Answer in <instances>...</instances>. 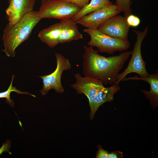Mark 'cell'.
<instances>
[{
  "instance_id": "obj_1",
  "label": "cell",
  "mask_w": 158,
  "mask_h": 158,
  "mask_svg": "<svg viewBox=\"0 0 158 158\" xmlns=\"http://www.w3.org/2000/svg\"><path fill=\"white\" fill-rule=\"evenodd\" d=\"M82 67L85 76L97 80L104 85L116 83L119 73L131 55L126 51L118 55L106 57L92 47L84 46Z\"/></svg>"
},
{
  "instance_id": "obj_2",
  "label": "cell",
  "mask_w": 158,
  "mask_h": 158,
  "mask_svg": "<svg viewBox=\"0 0 158 158\" xmlns=\"http://www.w3.org/2000/svg\"><path fill=\"white\" fill-rule=\"evenodd\" d=\"M74 76L75 82L71 86L78 93L83 94L87 97L90 109L91 120L101 105L106 102L114 100V94L121 89L119 83L105 87L99 81L85 76L82 77L79 73L75 74Z\"/></svg>"
},
{
  "instance_id": "obj_3",
  "label": "cell",
  "mask_w": 158,
  "mask_h": 158,
  "mask_svg": "<svg viewBox=\"0 0 158 158\" xmlns=\"http://www.w3.org/2000/svg\"><path fill=\"white\" fill-rule=\"evenodd\" d=\"M41 19L38 11L33 10L15 23L6 25L2 40L4 47L3 50L7 56H15L16 49L29 38L33 29Z\"/></svg>"
},
{
  "instance_id": "obj_4",
  "label": "cell",
  "mask_w": 158,
  "mask_h": 158,
  "mask_svg": "<svg viewBox=\"0 0 158 158\" xmlns=\"http://www.w3.org/2000/svg\"><path fill=\"white\" fill-rule=\"evenodd\" d=\"M148 29V27H146L142 31L133 30L136 35V40L132 51L131 58L126 68L122 73L118 74L116 83L123 81L126 75L131 73H137L140 78L149 76V74L146 68V62L143 59L141 52L142 44L147 34Z\"/></svg>"
},
{
  "instance_id": "obj_5",
  "label": "cell",
  "mask_w": 158,
  "mask_h": 158,
  "mask_svg": "<svg viewBox=\"0 0 158 158\" xmlns=\"http://www.w3.org/2000/svg\"><path fill=\"white\" fill-rule=\"evenodd\" d=\"M83 31L90 37L87 45L96 47L100 52L112 54L117 51H122L130 47L128 40H123L111 37L100 31L98 29L86 28Z\"/></svg>"
},
{
  "instance_id": "obj_6",
  "label": "cell",
  "mask_w": 158,
  "mask_h": 158,
  "mask_svg": "<svg viewBox=\"0 0 158 158\" xmlns=\"http://www.w3.org/2000/svg\"><path fill=\"white\" fill-rule=\"evenodd\" d=\"M81 9L76 5L63 0H46L42 1L38 11L39 16L61 20L71 18Z\"/></svg>"
},
{
  "instance_id": "obj_7",
  "label": "cell",
  "mask_w": 158,
  "mask_h": 158,
  "mask_svg": "<svg viewBox=\"0 0 158 158\" xmlns=\"http://www.w3.org/2000/svg\"><path fill=\"white\" fill-rule=\"evenodd\" d=\"M56 67L55 71L48 75L39 76L42 78L43 83V88L40 92L43 95H45L49 91L54 89L57 92L63 93L64 90L62 85L61 78L64 71L70 70L71 64L69 61L61 54L56 53Z\"/></svg>"
},
{
  "instance_id": "obj_8",
  "label": "cell",
  "mask_w": 158,
  "mask_h": 158,
  "mask_svg": "<svg viewBox=\"0 0 158 158\" xmlns=\"http://www.w3.org/2000/svg\"><path fill=\"white\" fill-rule=\"evenodd\" d=\"M130 27L126 17L118 14L105 21L99 25L98 29L111 37L128 40Z\"/></svg>"
},
{
  "instance_id": "obj_9",
  "label": "cell",
  "mask_w": 158,
  "mask_h": 158,
  "mask_svg": "<svg viewBox=\"0 0 158 158\" xmlns=\"http://www.w3.org/2000/svg\"><path fill=\"white\" fill-rule=\"evenodd\" d=\"M121 12L115 4L102 7L83 17L75 22L86 28L98 29L102 23Z\"/></svg>"
},
{
  "instance_id": "obj_10",
  "label": "cell",
  "mask_w": 158,
  "mask_h": 158,
  "mask_svg": "<svg viewBox=\"0 0 158 158\" xmlns=\"http://www.w3.org/2000/svg\"><path fill=\"white\" fill-rule=\"evenodd\" d=\"M36 0H8L9 5L6 10L8 23L13 24L25 14L33 10Z\"/></svg>"
},
{
  "instance_id": "obj_11",
  "label": "cell",
  "mask_w": 158,
  "mask_h": 158,
  "mask_svg": "<svg viewBox=\"0 0 158 158\" xmlns=\"http://www.w3.org/2000/svg\"><path fill=\"white\" fill-rule=\"evenodd\" d=\"M129 80H142L149 84L150 90H141L146 97L150 100V103L152 108H155L158 105V71L156 70L155 73L149 74L145 78H140L137 76L131 77L126 78L125 81Z\"/></svg>"
},
{
  "instance_id": "obj_12",
  "label": "cell",
  "mask_w": 158,
  "mask_h": 158,
  "mask_svg": "<svg viewBox=\"0 0 158 158\" xmlns=\"http://www.w3.org/2000/svg\"><path fill=\"white\" fill-rule=\"evenodd\" d=\"M60 21L62 30L59 39V43L68 42L83 38V35L79 32L77 24L71 18H64Z\"/></svg>"
},
{
  "instance_id": "obj_13",
  "label": "cell",
  "mask_w": 158,
  "mask_h": 158,
  "mask_svg": "<svg viewBox=\"0 0 158 158\" xmlns=\"http://www.w3.org/2000/svg\"><path fill=\"white\" fill-rule=\"evenodd\" d=\"M62 30V23L60 21L41 30L38 37L44 43L53 48L59 44V39Z\"/></svg>"
},
{
  "instance_id": "obj_14",
  "label": "cell",
  "mask_w": 158,
  "mask_h": 158,
  "mask_svg": "<svg viewBox=\"0 0 158 158\" xmlns=\"http://www.w3.org/2000/svg\"><path fill=\"white\" fill-rule=\"evenodd\" d=\"M113 4L109 0H91L74 16L71 18L74 22L85 16L100 8Z\"/></svg>"
},
{
  "instance_id": "obj_15",
  "label": "cell",
  "mask_w": 158,
  "mask_h": 158,
  "mask_svg": "<svg viewBox=\"0 0 158 158\" xmlns=\"http://www.w3.org/2000/svg\"><path fill=\"white\" fill-rule=\"evenodd\" d=\"M15 76L13 75L12 76V79L11 83L7 90L4 92L0 93V98H5L6 99V100L11 105H13V100L11 99L10 95L11 92H14L18 94H25L30 95L34 97L36 96L30 94L27 92H23L17 90L15 87L12 86V83L14 78Z\"/></svg>"
},
{
  "instance_id": "obj_16",
  "label": "cell",
  "mask_w": 158,
  "mask_h": 158,
  "mask_svg": "<svg viewBox=\"0 0 158 158\" xmlns=\"http://www.w3.org/2000/svg\"><path fill=\"white\" fill-rule=\"evenodd\" d=\"M132 1L131 0H116L114 4L121 12H123L124 16L126 17L132 14L131 5Z\"/></svg>"
},
{
  "instance_id": "obj_17",
  "label": "cell",
  "mask_w": 158,
  "mask_h": 158,
  "mask_svg": "<svg viewBox=\"0 0 158 158\" xmlns=\"http://www.w3.org/2000/svg\"><path fill=\"white\" fill-rule=\"evenodd\" d=\"M126 18L127 23L130 27H136L138 26L140 23V19L134 15L131 14Z\"/></svg>"
},
{
  "instance_id": "obj_18",
  "label": "cell",
  "mask_w": 158,
  "mask_h": 158,
  "mask_svg": "<svg viewBox=\"0 0 158 158\" xmlns=\"http://www.w3.org/2000/svg\"><path fill=\"white\" fill-rule=\"evenodd\" d=\"M73 4L80 7L81 9L89 3L90 0H63Z\"/></svg>"
},
{
  "instance_id": "obj_19",
  "label": "cell",
  "mask_w": 158,
  "mask_h": 158,
  "mask_svg": "<svg viewBox=\"0 0 158 158\" xmlns=\"http://www.w3.org/2000/svg\"><path fill=\"white\" fill-rule=\"evenodd\" d=\"M108 151L103 149L100 145H99L96 158H108Z\"/></svg>"
},
{
  "instance_id": "obj_20",
  "label": "cell",
  "mask_w": 158,
  "mask_h": 158,
  "mask_svg": "<svg viewBox=\"0 0 158 158\" xmlns=\"http://www.w3.org/2000/svg\"><path fill=\"white\" fill-rule=\"evenodd\" d=\"M10 146L11 142L9 140H7L5 143H4L2 147L0 148V155L4 152H8L9 154H11L9 151Z\"/></svg>"
},
{
  "instance_id": "obj_21",
  "label": "cell",
  "mask_w": 158,
  "mask_h": 158,
  "mask_svg": "<svg viewBox=\"0 0 158 158\" xmlns=\"http://www.w3.org/2000/svg\"><path fill=\"white\" fill-rule=\"evenodd\" d=\"M123 157L122 152L120 151H116L108 153V158H119Z\"/></svg>"
},
{
  "instance_id": "obj_22",
  "label": "cell",
  "mask_w": 158,
  "mask_h": 158,
  "mask_svg": "<svg viewBox=\"0 0 158 158\" xmlns=\"http://www.w3.org/2000/svg\"><path fill=\"white\" fill-rule=\"evenodd\" d=\"M45 0H42V1H45Z\"/></svg>"
}]
</instances>
